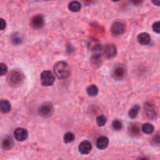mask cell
<instances>
[{"instance_id": "obj_1", "label": "cell", "mask_w": 160, "mask_h": 160, "mask_svg": "<svg viewBox=\"0 0 160 160\" xmlns=\"http://www.w3.org/2000/svg\"><path fill=\"white\" fill-rule=\"evenodd\" d=\"M53 70H54L55 75L61 80L67 79L71 74V70H70V66L64 61H59V62H56Z\"/></svg>"}, {"instance_id": "obj_2", "label": "cell", "mask_w": 160, "mask_h": 160, "mask_svg": "<svg viewBox=\"0 0 160 160\" xmlns=\"http://www.w3.org/2000/svg\"><path fill=\"white\" fill-rule=\"evenodd\" d=\"M23 78L24 76L23 72L20 71V70H12L8 75L7 81L9 85L12 87H17L23 83Z\"/></svg>"}, {"instance_id": "obj_3", "label": "cell", "mask_w": 160, "mask_h": 160, "mask_svg": "<svg viewBox=\"0 0 160 160\" xmlns=\"http://www.w3.org/2000/svg\"><path fill=\"white\" fill-rule=\"evenodd\" d=\"M54 112V107L50 102H45L41 105L38 108V114L42 117H49Z\"/></svg>"}, {"instance_id": "obj_4", "label": "cell", "mask_w": 160, "mask_h": 160, "mask_svg": "<svg viewBox=\"0 0 160 160\" xmlns=\"http://www.w3.org/2000/svg\"><path fill=\"white\" fill-rule=\"evenodd\" d=\"M55 77L49 70H45L41 73V83L43 86H51L54 84Z\"/></svg>"}, {"instance_id": "obj_5", "label": "cell", "mask_w": 160, "mask_h": 160, "mask_svg": "<svg viewBox=\"0 0 160 160\" xmlns=\"http://www.w3.org/2000/svg\"><path fill=\"white\" fill-rule=\"evenodd\" d=\"M88 47L91 51L93 52L94 54H103V48L98 39L92 38L88 42Z\"/></svg>"}, {"instance_id": "obj_6", "label": "cell", "mask_w": 160, "mask_h": 160, "mask_svg": "<svg viewBox=\"0 0 160 160\" xmlns=\"http://www.w3.org/2000/svg\"><path fill=\"white\" fill-rule=\"evenodd\" d=\"M125 29L126 28H125L124 23L120 21H117L112 23L110 31L113 36H120L125 32Z\"/></svg>"}, {"instance_id": "obj_7", "label": "cell", "mask_w": 160, "mask_h": 160, "mask_svg": "<svg viewBox=\"0 0 160 160\" xmlns=\"http://www.w3.org/2000/svg\"><path fill=\"white\" fill-rule=\"evenodd\" d=\"M144 113L146 117L149 120H155L157 117L156 108L152 104L149 102H146L144 106Z\"/></svg>"}, {"instance_id": "obj_8", "label": "cell", "mask_w": 160, "mask_h": 160, "mask_svg": "<svg viewBox=\"0 0 160 160\" xmlns=\"http://www.w3.org/2000/svg\"><path fill=\"white\" fill-rule=\"evenodd\" d=\"M102 52L103 55L106 56V58H107V59H112V58L115 57L117 56V50L114 45H112V44H107L103 48Z\"/></svg>"}, {"instance_id": "obj_9", "label": "cell", "mask_w": 160, "mask_h": 160, "mask_svg": "<svg viewBox=\"0 0 160 160\" xmlns=\"http://www.w3.org/2000/svg\"><path fill=\"white\" fill-rule=\"evenodd\" d=\"M45 20H44V17L41 14L34 16L31 20V25L34 29H40L44 26Z\"/></svg>"}, {"instance_id": "obj_10", "label": "cell", "mask_w": 160, "mask_h": 160, "mask_svg": "<svg viewBox=\"0 0 160 160\" xmlns=\"http://www.w3.org/2000/svg\"><path fill=\"white\" fill-rule=\"evenodd\" d=\"M127 70L123 66H117L113 69L112 71V77L116 80H122L126 77Z\"/></svg>"}, {"instance_id": "obj_11", "label": "cell", "mask_w": 160, "mask_h": 160, "mask_svg": "<svg viewBox=\"0 0 160 160\" xmlns=\"http://www.w3.org/2000/svg\"><path fill=\"white\" fill-rule=\"evenodd\" d=\"M28 131L24 128H19L14 131V137H15L16 140H17L18 142H23L28 138Z\"/></svg>"}, {"instance_id": "obj_12", "label": "cell", "mask_w": 160, "mask_h": 160, "mask_svg": "<svg viewBox=\"0 0 160 160\" xmlns=\"http://www.w3.org/2000/svg\"><path fill=\"white\" fill-rule=\"evenodd\" d=\"M92 149V145L88 141H84L79 145V152L83 155H87L91 152Z\"/></svg>"}, {"instance_id": "obj_13", "label": "cell", "mask_w": 160, "mask_h": 160, "mask_svg": "<svg viewBox=\"0 0 160 160\" xmlns=\"http://www.w3.org/2000/svg\"><path fill=\"white\" fill-rule=\"evenodd\" d=\"M138 42L142 45H148L151 42V37H150L149 34L148 33H141L138 35Z\"/></svg>"}, {"instance_id": "obj_14", "label": "cell", "mask_w": 160, "mask_h": 160, "mask_svg": "<svg viewBox=\"0 0 160 160\" xmlns=\"http://www.w3.org/2000/svg\"><path fill=\"white\" fill-rule=\"evenodd\" d=\"M109 139H108L107 137H106V136H101V137H99L97 139L96 146L99 149L103 150L107 148L108 145H109Z\"/></svg>"}, {"instance_id": "obj_15", "label": "cell", "mask_w": 160, "mask_h": 160, "mask_svg": "<svg viewBox=\"0 0 160 160\" xmlns=\"http://www.w3.org/2000/svg\"><path fill=\"white\" fill-rule=\"evenodd\" d=\"M13 141L10 137H5L1 142V147L4 150H9L13 147Z\"/></svg>"}, {"instance_id": "obj_16", "label": "cell", "mask_w": 160, "mask_h": 160, "mask_svg": "<svg viewBox=\"0 0 160 160\" xmlns=\"http://www.w3.org/2000/svg\"><path fill=\"white\" fill-rule=\"evenodd\" d=\"M11 110V105L8 100L2 99L0 100V111L2 113H7L10 112Z\"/></svg>"}, {"instance_id": "obj_17", "label": "cell", "mask_w": 160, "mask_h": 160, "mask_svg": "<svg viewBox=\"0 0 160 160\" xmlns=\"http://www.w3.org/2000/svg\"><path fill=\"white\" fill-rule=\"evenodd\" d=\"M68 9L71 12H79L81 9V4L78 1H72L71 2L69 3Z\"/></svg>"}, {"instance_id": "obj_18", "label": "cell", "mask_w": 160, "mask_h": 160, "mask_svg": "<svg viewBox=\"0 0 160 160\" xmlns=\"http://www.w3.org/2000/svg\"><path fill=\"white\" fill-rule=\"evenodd\" d=\"M140 106L138 105H134L132 108L129 110V112H128V115L131 118L134 119L137 117V116L138 115L139 111H140Z\"/></svg>"}, {"instance_id": "obj_19", "label": "cell", "mask_w": 160, "mask_h": 160, "mask_svg": "<svg viewBox=\"0 0 160 160\" xmlns=\"http://www.w3.org/2000/svg\"><path fill=\"white\" fill-rule=\"evenodd\" d=\"M86 91H87V93L89 96H95L98 93V88L95 84H92V85L88 86L87 89H86Z\"/></svg>"}, {"instance_id": "obj_20", "label": "cell", "mask_w": 160, "mask_h": 160, "mask_svg": "<svg viewBox=\"0 0 160 160\" xmlns=\"http://www.w3.org/2000/svg\"><path fill=\"white\" fill-rule=\"evenodd\" d=\"M142 130L145 134H152L153 131H154V126H153L152 124H151V123H145V124L142 125Z\"/></svg>"}, {"instance_id": "obj_21", "label": "cell", "mask_w": 160, "mask_h": 160, "mask_svg": "<svg viewBox=\"0 0 160 160\" xmlns=\"http://www.w3.org/2000/svg\"><path fill=\"white\" fill-rule=\"evenodd\" d=\"M75 139V135L72 132H67L64 134L63 140L65 143H70L73 141H74Z\"/></svg>"}, {"instance_id": "obj_22", "label": "cell", "mask_w": 160, "mask_h": 160, "mask_svg": "<svg viewBox=\"0 0 160 160\" xmlns=\"http://www.w3.org/2000/svg\"><path fill=\"white\" fill-rule=\"evenodd\" d=\"M106 122H107V118H106V117L105 115H100L96 118L97 125L99 127L104 126L106 123Z\"/></svg>"}, {"instance_id": "obj_23", "label": "cell", "mask_w": 160, "mask_h": 160, "mask_svg": "<svg viewBox=\"0 0 160 160\" xmlns=\"http://www.w3.org/2000/svg\"><path fill=\"white\" fill-rule=\"evenodd\" d=\"M129 131L134 136H138L140 134V129H139L138 126L136 124L131 125V127L129 128Z\"/></svg>"}, {"instance_id": "obj_24", "label": "cell", "mask_w": 160, "mask_h": 160, "mask_svg": "<svg viewBox=\"0 0 160 160\" xmlns=\"http://www.w3.org/2000/svg\"><path fill=\"white\" fill-rule=\"evenodd\" d=\"M112 128L115 131H120L123 128V123H122V122L120 120H115L112 122Z\"/></svg>"}, {"instance_id": "obj_25", "label": "cell", "mask_w": 160, "mask_h": 160, "mask_svg": "<svg viewBox=\"0 0 160 160\" xmlns=\"http://www.w3.org/2000/svg\"><path fill=\"white\" fill-rule=\"evenodd\" d=\"M12 42L14 45H19V44H20L22 42V38L18 34H12Z\"/></svg>"}, {"instance_id": "obj_26", "label": "cell", "mask_w": 160, "mask_h": 160, "mask_svg": "<svg viewBox=\"0 0 160 160\" xmlns=\"http://www.w3.org/2000/svg\"><path fill=\"white\" fill-rule=\"evenodd\" d=\"M8 68L7 66L5 63H2V62H0V77L4 76L7 73Z\"/></svg>"}, {"instance_id": "obj_27", "label": "cell", "mask_w": 160, "mask_h": 160, "mask_svg": "<svg viewBox=\"0 0 160 160\" xmlns=\"http://www.w3.org/2000/svg\"><path fill=\"white\" fill-rule=\"evenodd\" d=\"M152 29L155 32L159 34L160 33V21H157V22H156V23H153Z\"/></svg>"}, {"instance_id": "obj_28", "label": "cell", "mask_w": 160, "mask_h": 160, "mask_svg": "<svg viewBox=\"0 0 160 160\" xmlns=\"http://www.w3.org/2000/svg\"><path fill=\"white\" fill-rule=\"evenodd\" d=\"M152 143L155 145H159L160 144V134H156L152 138Z\"/></svg>"}, {"instance_id": "obj_29", "label": "cell", "mask_w": 160, "mask_h": 160, "mask_svg": "<svg viewBox=\"0 0 160 160\" xmlns=\"http://www.w3.org/2000/svg\"><path fill=\"white\" fill-rule=\"evenodd\" d=\"M6 21H5V20L0 18V31L4 30L5 28H6Z\"/></svg>"}, {"instance_id": "obj_30", "label": "cell", "mask_w": 160, "mask_h": 160, "mask_svg": "<svg viewBox=\"0 0 160 160\" xmlns=\"http://www.w3.org/2000/svg\"><path fill=\"white\" fill-rule=\"evenodd\" d=\"M131 2L133 3L134 5H140L143 2V0H131Z\"/></svg>"}, {"instance_id": "obj_31", "label": "cell", "mask_w": 160, "mask_h": 160, "mask_svg": "<svg viewBox=\"0 0 160 160\" xmlns=\"http://www.w3.org/2000/svg\"><path fill=\"white\" fill-rule=\"evenodd\" d=\"M95 1V0H83V2H84V4L87 5V6L92 4V3H93Z\"/></svg>"}, {"instance_id": "obj_32", "label": "cell", "mask_w": 160, "mask_h": 160, "mask_svg": "<svg viewBox=\"0 0 160 160\" xmlns=\"http://www.w3.org/2000/svg\"><path fill=\"white\" fill-rule=\"evenodd\" d=\"M151 1L152 2L154 5H156V6H160V0H151Z\"/></svg>"}, {"instance_id": "obj_33", "label": "cell", "mask_w": 160, "mask_h": 160, "mask_svg": "<svg viewBox=\"0 0 160 160\" xmlns=\"http://www.w3.org/2000/svg\"><path fill=\"white\" fill-rule=\"evenodd\" d=\"M138 160H149V159H148V158H146V157H142V158H139V159Z\"/></svg>"}, {"instance_id": "obj_34", "label": "cell", "mask_w": 160, "mask_h": 160, "mask_svg": "<svg viewBox=\"0 0 160 160\" xmlns=\"http://www.w3.org/2000/svg\"><path fill=\"white\" fill-rule=\"evenodd\" d=\"M112 2H118V1H120V0H112Z\"/></svg>"}, {"instance_id": "obj_35", "label": "cell", "mask_w": 160, "mask_h": 160, "mask_svg": "<svg viewBox=\"0 0 160 160\" xmlns=\"http://www.w3.org/2000/svg\"><path fill=\"white\" fill-rule=\"evenodd\" d=\"M46 1H49V0H46Z\"/></svg>"}]
</instances>
